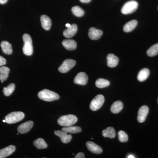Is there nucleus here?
Wrapping results in <instances>:
<instances>
[{
    "instance_id": "1",
    "label": "nucleus",
    "mask_w": 158,
    "mask_h": 158,
    "mask_svg": "<svg viewBox=\"0 0 158 158\" xmlns=\"http://www.w3.org/2000/svg\"><path fill=\"white\" fill-rule=\"evenodd\" d=\"M38 96L40 99L46 102L53 101L59 98V94L48 89H44L40 91L38 94Z\"/></svg>"
},
{
    "instance_id": "2",
    "label": "nucleus",
    "mask_w": 158,
    "mask_h": 158,
    "mask_svg": "<svg viewBox=\"0 0 158 158\" xmlns=\"http://www.w3.org/2000/svg\"><path fill=\"white\" fill-rule=\"evenodd\" d=\"M24 42L23 52L26 56H30L33 54V47L31 37L28 34H24L23 36Z\"/></svg>"
},
{
    "instance_id": "3",
    "label": "nucleus",
    "mask_w": 158,
    "mask_h": 158,
    "mask_svg": "<svg viewBox=\"0 0 158 158\" xmlns=\"http://www.w3.org/2000/svg\"><path fill=\"white\" fill-rule=\"evenodd\" d=\"M77 121V116L70 114L60 117L58 120V123L62 126L68 127L75 124Z\"/></svg>"
},
{
    "instance_id": "4",
    "label": "nucleus",
    "mask_w": 158,
    "mask_h": 158,
    "mask_svg": "<svg viewBox=\"0 0 158 158\" xmlns=\"http://www.w3.org/2000/svg\"><path fill=\"white\" fill-rule=\"evenodd\" d=\"M25 117L24 113L22 112H14L9 113L5 117L6 123L13 124L20 121Z\"/></svg>"
},
{
    "instance_id": "5",
    "label": "nucleus",
    "mask_w": 158,
    "mask_h": 158,
    "mask_svg": "<svg viewBox=\"0 0 158 158\" xmlns=\"http://www.w3.org/2000/svg\"><path fill=\"white\" fill-rule=\"evenodd\" d=\"M138 3L136 1H130L125 4L121 9V12L124 15L132 14L138 9Z\"/></svg>"
},
{
    "instance_id": "6",
    "label": "nucleus",
    "mask_w": 158,
    "mask_h": 158,
    "mask_svg": "<svg viewBox=\"0 0 158 158\" xmlns=\"http://www.w3.org/2000/svg\"><path fill=\"white\" fill-rule=\"evenodd\" d=\"M105 102V98L102 94H98L92 100L90 104V108L92 111H97L100 109Z\"/></svg>"
},
{
    "instance_id": "7",
    "label": "nucleus",
    "mask_w": 158,
    "mask_h": 158,
    "mask_svg": "<svg viewBox=\"0 0 158 158\" xmlns=\"http://www.w3.org/2000/svg\"><path fill=\"white\" fill-rule=\"evenodd\" d=\"M76 64L75 60L68 59L65 60L59 68V71L61 73H66L73 68Z\"/></svg>"
},
{
    "instance_id": "8",
    "label": "nucleus",
    "mask_w": 158,
    "mask_h": 158,
    "mask_svg": "<svg viewBox=\"0 0 158 158\" xmlns=\"http://www.w3.org/2000/svg\"><path fill=\"white\" fill-rule=\"evenodd\" d=\"M88 76L87 74L84 72L79 73L74 79V83L77 85H85L88 81Z\"/></svg>"
},
{
    "instance_id": "9",
    "label": "nucleus",
    "mask_w": 158,
    "mask_h": 158,
    "mask_svg": "<svg viewBox=\"0 0 158 158\" xmlns=\"http://www.w3.org/2000/svg\"><path fill=\"white\" fill-rule=\"evenodd\" d=\"M149 109L147 106H142L139 109L138 116V120L139 123H143L145 121Z\"/></svg>"
},
{
    "instance_id": "10",
    "label": "nucleus",
    "mask_w": 158,
    "mask_h": 158,
    "mask_svg": "<svg viewBox=\"0 0 158 158\" xmlns=\"http://www.w3.org/2000/svg\"><path fill=\"white\" fill-rule=\"evenodd\" d=\"M33 125L34 122L32 121H28L24 123L18 127L17 128L18 131L21 134L27 133L33 127Z\"/></svg>"
},
{
    "instance_id": "11",
    "label": "nucleus",
    "mask_w": 158,
    "mask_h": 158,
    "mask_svg": "<svg viewBox=\"0 0 158 158\" xmlns=\"http://www.w3.org/2000/svg\"><path fill=\"white\" fill-rule=\"evenodd\" d=\"M86 146L88 150L94 154H101L102 152V149L100 146L92 141H88L86 143Z\"/></svg>"
},
{
    "instance_id": "12",
    "label": "nucleus",
    "mask_w": 158,
    "mask_h": 158,
    "mask_svg": "<svg viewBox=\"0 0 158 158\" xmlns=\"http://www.w3.org/2000/svg\"><path fill=\"white\" fill-rule=\"evenodd\" d=\"M54 133L56 135L59 137L62 142L65 144L69 143L72 138V136L70 135H68L67 133L62 131H56Z\"/></svg>"
},
{
    "instance_id": "13",
    "label": "nucleus",
    "mask_w": 158,
    "mask_h": 158,
    "mask_svg": "<svg viewBox=\"0 0 158 158\" xmlns=\"http://www.w3.org/2000/svg\"><path fill=\"white\" fill-rule=\"evenodd\" d=\"M103 32L100 30H98L95 28H90L88 32V36L92 40H97L101 37Z\"/></svg>"
},
{
    "instance_id": "14",
    "label": "nucleus",
    "mask_w": 158,
    "mask_h": 158,
    "mask_svg": "<svg viewBox=\"0 0 158 158\" xmlns=\"http://www.w3.org/2000/svg\"><path fill=\"white\" fill-rule=\"evenodd\" d=\"M15 148L14 145H9L0 150V158H5L11 155L15 151Z\"/></svg>"
},
{
    "instance_id": "15",
    "label": "nucleus",
    "mask_w": 158,
    "mask_h": 158,
    "mask_svg": "<svg viewBox=\"0 0 158 158\" xmlns=\"http://www.w3.org/2000/svg\"><path fill=\"white\" fill-rule=\"evenodd\" d=\"M77 31V26L76 24L72 25L69 27L67 28L66 30L63 32V35L64 37L67 38H71L75 35Z\"/></svg>"
},
{
    "instance_id": "16",
    "label": "nucleus",
    "mask_w": 158,
    "mask_h": 158,
    "mask_svg": "<svg viewBox=\"0 0 158 158\" xmlns=\"http://www.w3.org/2000/svg\"><path fill=\"white\" fill-rule=\"evenodd\" d=\"M62 44L66 49L69 51L74 50L77 48V42L73 40H64Z\"/></svg>"
},
{
    "instance_id": "17",
    "label": "nucleus",
    "mask_w": 158,
    "mask_h": 158,
    "mask_svg": "<svg viewBox=\"0 0 158 158\" xmlns=\"http://www.w3.org/2000/svg\"><path fill=\"white\" fill-rule=\"evenodd\" d=\"M107 60L108 66L111 68H113L117 66L119 61L118 57L113 54H110L108 55Z\"/></svg>"
},
{
    "instance_id": "18",
    "label": "nucleus",
    "mask_w": 158,
    "mask_h": 158,
    "mask_svg": "<svg viewBox=\"0 0 158 158\" xmlns=\"http://www.w3.org/2000/svg\"><path fill=\"white\" fill-rule=\"evenodd\" d=\"M40 21L42 27L46 31H49L52 26V21L50 18L46 15H42L40 17Z\"/></svg>"
},
{
    "instance_id": "19",
    "label": "nucleus",
    "mask_w": 158,
    "mask_h": 158,
    "mask_svg": "<svg viewBox=\"0 0 158 158\" xmlns=\"http://www.w3.org/2000/svg\"><path fill=\"white\" fill-rule=\"evenodd\" d=\"M123 104L120 101L114 102L111 107V111L114 114H117L122 110Z\"/></svg>"
},
{
    "instance_id": "20",
    "label": "nucleus",
    "mask_w": 158,
    "mask_h": 158,
    "mask_svg": "<svg viewBox=\"0 0 158 158\" xmlns=\"http://www.w3.org/2000/svg\"><path fill=\"white\" fill-rule=\"evenodd\" d=\"M10 69L6 66L0 67V81L2 83L6 81L9 77Z\"/></svg>"
},
{
    "instance_id": "21",
    "label": "nucleus",
    "mask_w": 158,
    "mask_h": 158,
    "mask_svg": "<svg viewBox=\"0 0 158 158\" xmlns=\"http://www.w3.org/2000/svg\"><path fill=\"white\" fill-rule=\"evenodd\" d=\"M1 47L2 50L4 53L7 55H11L12 53V48L11 45L7 41H3L1 43Z\"/></svg>"
},
{
    "instance_id": "22",
    "label": "nucleus",
    "mask_w": 158,
    "mask_h": 158,
    "mask_svg": "<svg viewBox=\"0 0 158 158\" xmlns=\"http://www.w3.org/2000/svg\"><path fill=\"white\" fill-rule=\"evenodd\" d=\"M137 24H138L137 21L136 20H132L125 25L123 27V31L127 33L131 32L135 28Z\"/></svg>"
},
{
    "instance_id": "23",
    "label": "nucleus",
    "mask_w": 158,
    "mask_h": 158,
    "mask_svg": "<svg viewBox=\"0 0 158 158\" xmlns=\"http://www.w3.org/2000/svg\"><path fill=\"white\" fill-rule=\"evenodd\" d=\"M149 70L148 69L144 68L141 69L138 74V79L140 82L144 81L149 75Z\"/></svg>"
},
{
    "instance_id": "24",
    "label": "nucleus",
    "mask_w": 158,
    "mask_h": 158,
    "mask_svg": "<svg viewBox=\"0 0 158 158\" xmlns=\"http://www.w3.org/2000/svg\"><path fill=\"white\" fill-rule=\"evenodd\" d=\"M102 135L105 138H114L116 137V131L113 127H109L102 131Z\"/></svg>"
},
{
    "instance_id": "25",
    "label": "nucleus",
    "mask_w": 158,
    "mask_h": 158,
    "mask_svg": "<svg viewBox=\"0 0 158 158\" xmlns=\"http://www.w3.org/2000/svg\"><path fill=\"white\" fill-rule=\"evenodd\" d=\"M62 131L66 133H70V134H76L81 131V129L79 127L77 126H68L64 127L62 128Z\"/></svg>"
},
{
    "instance_id": "26",
    "label": "nucleus",
    "mask_w": 158,
    "mask_h": 158,
    "mask_svg": "<svg viewBox=\"0 0 158 158\" xmlns=\"http://www.w3.org/2000/svg\"><path fill=\"white\" fill-rule=\"evenodd\" d=\"M34 145L39 149H45L48 147V144L43 138H39L34 142Z\"/></svg>"
},
{
    "instance_id": "27",
    "label": "nucleus",
    "mask_w": 158,
    "mask_h": 158,
    "mask_svg": "<svg viewBox=\"0 0 158 158\" xmlns=\"http://www.w3.org/2000/svg\"><path fill=\"white\" fill-rule=\"evenodd\" d=\"M95 85L99 88H104L108 87L110 85V82L106 79H98L95 82Z\"/></svg>"
},
{
    "instance_id": "28",
    "label": "nucleus",
    "mask_w": 158,
    "mask_h": 158,
    "mask_svg": "<svg viewBox=\"0 0 158 158\" xmlns=\"http://www.w3.org/2000/svg\"><path fill=\"white\" fill-rule=\"evenodd\" d=\"M148 56L150 57H153L158 54V44H154L151 47L147 52Z\"/></svg>"
},
{
    "instance_id": "29",
    "label": "nucleus",
    "mask_w": 158,
    "mask_h": 158,
    "mask_svg": "<svg viewBox=\"0 0 158 158\" xmlns=\"http://www.w3.org/2000/svg\"><path fill=\"white\" fill-rule=\"evenodd\" d=\"M15 89V85L14 84H11L6 88H3V92L5 96H9L13 93Z\"/></svg>"
},
{
    "instance_id": "30",
    "label": "nucleus",
    "mask_w": 158,
    "mask_h": 158,
    "mask_svg": "<svg viewBox=\"0 0 158 158\" xmlns=\"http://www.w3.org/2000/svg\"><path fill=\"white\" fill-rule=\"evenodd\" d=\"M72 11L74 15L77 17H82L85 14V11L79 6H76L73 7L72 9Z\"/></svg>"
},
{
    "instance_id": "31",
    "label": "nucleus",
    "mask_w": 158,
    "mask_h": 158,
    "mask_svg": "<svg viewBox=\"0 0 158 158\" xmlns=\"http://www.w3.org/2000/svg\"><path fill=\"white\" fill-rule=\"evenodd\" d=\"M118 138L119 141L121 142H126L128 140V137L127 134L123 131L118 132Z\"/></svg>"
},
{
    "instance_id": "32",
    "label": "nucleus",
    "mask_w": 158,
    "mask_h": 158,
    "mask_svg": "<svg viewBox=\"0 0 158 158\" xmlns=\"http://www.w3.org/2000/svg\"><path fill=\"white\" fill-rule=\"evenodd\" d=\"M6 59L2 57V56H0V66H2L6 65Z\"/></svg>"
},
{
    "instance_id": "33",
    "label": "nucleus",
    "mask_w": 158,
    "mask_h": 158,
    "mask_svg": "<svg viewBox=\"0 0 158 158\" xmlns=\"http://www.w3.org/2000/svg\"><path fill=\"white\" fill-rule=\"evenodd\" d=\"M75 158H85V154L83 152H79L75 156Z\"/></svg>"
},
{
    "instance_id": "34",
    "label": "nucleus",
    "mask_w": 158,
    "mask_h": 158,
    "mask_svg": "<svg viewBox=\"0 0 158 158\" xmlns=\"http://www.w3.org/2000/svg\"><path fill=\"white\" fill-rule=\"evenodd\" d=\"M8 0H0V4L2 5H4L7 2Z\"/></svg>"
},
{
    "instance_id": "35",
    "label": "nucleus",
    "mask_w": 158,
    "mask_h": 158,
    "mask_svg": "<svg viewBox=\"0 0 158 158\" xmlns=\"http://www.w3.org/2000/svg\"><path fill=\"white\" fill-rule=\"evenodd\" d=\"M81 2L83 3H88L90 2L91 0H80Z\"/></svg>"
},
{
    "instance_id": "36",
    "label": "nucleus",
    "mask_w": 158,
    "mask_h": 158,
    "mask_svg": "<svg viewBox=\"0 0 158 158\" xmlns=\"http://www.w3.org/2000/svg\"><path fill=\"white\" fill-rule=\"evenodd\" d=\"M128 158H135V157L133 155H129L128 156Z\"/></svg>"
},
{
    "instance_id": "37",
    "label": "nucleus",
    "mask_w": 158,
    "mask_h": 158,
    "mask_svg": "<svg viewBox=\"0 0 158 158\" xmlns=\"http://www.w3.org/2000/svg\"><path fill=\"white\" fill-rule=\"evenodd\" d=\"M65 26H66V27H67V28H68L71 27V25L70 24L67 23L66 25H65Z\"/></svg>"
},
{
    "instance_id": "38",
    "label": "nucleus",
    "mask_w": 158,
    "mask_h": 158,
    "mask_svg": "<svg viewBox=\"0 0 158 158\" xmlns=\"http://www.w3.org/2000/svg\"><path fill=\"white\" fill-rule=\"evenodd\" d=\"M3 122L4 123H6V120H5V119H4V120H3Z\"/></svg>"
},
{
    "instance_id": "39",
    "label": "nucleus",
    "mask_w": 158,
    "mask_h": 158,
    "mask_svg": "<svg viewBox=\"0 0 158 158\" xmlns=\"http://www.w3.org/2000/svg\"></svg>"
},
{
    "instance_id": "40",
    "label": "nucleus",
    "mask_w": 158,
    "mask_h": 158,
    "mask_svg": "<svg viewBox=\"0 0 158 158\" xmlns=\"http://www.w3.org/2000/svg\"></svg>"
}]
</instances>
